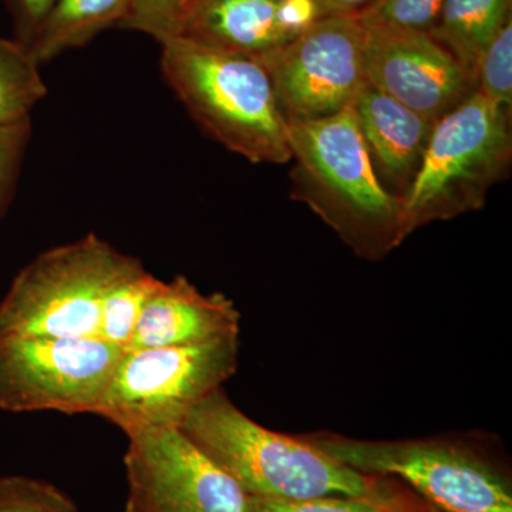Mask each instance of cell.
Here are the masks:
<instances>
[{
    "mask_svg": "<svg viewBox=\"0 0 512 512\" xmlns=\"http://www.w3.org/2000/svg\"><path fill=\"white\" fill-rule=\"evenodd\" d=\"M291 197L332 228L359 258L377 262L406 241L402 202L380 183L352 106L289 121Z\"/></svg>",
    "mask_w": 512,
    "mask_h": 512,
    "instance_id": "1",
    "label": "cell"
},
{
    "mask_svg": "<svg viewBox=\"0 0 512 512\" xmlns=\"http://www.w3.org/2000/svg\"><path fill=\"white\" fill-rule=\"evenodd\" d=\"M181 433L251 497L397 500L379 480L343 466L303 437L259 426L218 389L191 410Z\"/></svg>",
    "mask_w": 512,
    "mask_h": 512,
    "instance_id": "2",
    "label": "cell"
},
{
    "mask_svg": "<svg viewBox=\"0 0 512 512\" xmlns=\"http://www.w3.org/2000/svg\"><path fill=\"white\" fill-rule=\"evenodd\" d=\"M161 70L195 121L254 164H288L289 124L261 63L184 39L167 40Z\"/></svg>",
    "mask_w": 512,
    "mask_h": 512,
    "instance_id": "3",
    "label": "cell"
},
{
    "mask_svg": "<svg viewBox=\"0 0 512 512\" xmlns=\"http://www.w3.org/2000/svg\"><path fill=\"white\" fill-rule=\"evenodd\" d=\"M511 111L480 92L437 121L402 202L403 234L481 210L510 173Z\"/></svg>",
    "mask_w": 512,
    "mask_h": 512,
    "instance_id": "4",
    "label": "cell"
},
{
    "mask_svg": "<svg viewBox=\"0 0 512 512\" xmlns=\"http://www.w3.org/2000/svg\"><path fill=\"white\" fill-rule=\"evenodd\" d=\"M138 265L94 234L43 252L0 302V339L99 338L104 296Z\"/></svg>",
    "mask_w": 512,
    "mask_h": 512,
    "instance_id": "5",
    "label": "cell"
},
{
    "mask_svg": "<svg viewBox=\"0 0 512 512\" xmlns=\"http://www.w3.org/2000/svg\"><path fill=\"white\" fill-rule=\"evenodd\" d=\"M343 466L373 477H399L443 512H512L510 480L471 448L440 440H357L303 436Z\"/></svg>",
    "mask_w": 512,
    "mask_h": 512,
    "instance_id": "6",
    "label": "cell"
},
{
    "mask_svg": "<svg viewBox=\"0 0 512 512\" xmlns=\"http://www.w3.org/2000/svg\"><path fill=\"white\" fill-rule=\"evenodd\" d=\"M239 338L192 346L126 350L97 416L124 433L180 429L194 407L235 375Z\"/></svg>",
    "mask_w": 512,
    "mask_h": 512,
    "instance_id": "7",
    "label": "cell"
},
{
    "mask_svg": "<svg viewBox=\"0 0 512 512\" xmlns=\"http://www.w3.org/2000/svg\"><path fill=\"white\" fill-rule=\"evenodd\" d=\"M124 352L99 338L0 339V410L96 414Z\"/></svg>",
    "mask_w": 512,
    "mask_h": 512,
    "instance_id": "8",
    "label": "cell"
},
{
    "mask_svg": "<svg viewBox=\"0 0 512 512\" xmlns=\"http://www.w3.org/2000/svg\"><path fill=\"white\" fill-rule=\"evenodd\" d=\"M365 40V25L356 15L325 16L256 60L288 123L325 119L355 103L367 83Z\"/></svg>",
    "mask_w": 512,
    "mask_h": 512,
    "instance_id": "9",
    "label": "cell"
},
{
    "mask_svg": "<svg viewBox=\"0 0 512 512\" xmlns=\"http://www.w3.org/2000/svg\"><path fill=\"white\" fill-rule=\"evenodd\" d=\"M126 512H252L249 495L178 429L127 434Z\"/></svg>",
    "mask_w": 512,
    "mask_h": 512,
    "instance_id": "10",
    "label": "cell"
},
{
    "mask_svg": "<svg viewBox=\"0 0 512 512\" xmlns=\"http://www.w3.org/2000/svg\"><path fill=\"white\" fill-rule=\"evenodd\" d=\"M365 28L367 83L407 109L439 121L477 92L474 70L429 33Z\"/></svg>",
    "mask_w": 512,
    "mask_h": 512,
    "instance_id": "11",
    "label": "cell"
},
{
    "mask_svg": "<svg viewBox=\"0 0 512 512\" xmlns=\"http://www.w3.org/2000/svg\"><path fill=\"white\" fill-rule=\"evenodd\" d=\"M320 18L313 0H191L178 37L258 60Z\"/></svg>",
    "mask_w": 512,
    "mask_h": 512,
    "instance_id": "12",
    "label": "cell"
},
{
    "mask_svg": "<svg viewBox=\"0 0 512 512\" xmlns=\"http://www.w3.org/2000/svg\"><path fill=\"white\" fill-rule=\"evenodd\" d=\"M239 313L222 293H202L184 276L160 282L126 350L192 346L239 338Z\"/></svg>",
    "mask_w": 512,
    "mask_h": 512,
    "instance_id": "13",
    "label": "cell"
},
{
    "mask_svg": "<svg viewBox=\"0 0 512 512\" xmlns=\"http://www.w3.org/2000/svg\"><path fill=\"white\" fill-rule=\"evenodd\" d=\"M352 109L377 178L402 200L419 171L437 121L414 113L369 83Z\"/></svg>",
    "mask_w": 512,
    "mask_h": 512,
    "instance_id": "14",
    "label": "cell"
},
{
    "mask_svg": "<svg viewBox=\"0 0 512 512\" xmlns=\"http://www.w3.org/2000/svg\"><path fill=\"white\" fill-rule=\"evenodd\" d=\"M131 0H56L28 49L42 64L86 45L103 30L126 25Z\"/></svg>",
    "mask_w": 512,
    "mask_h": 512,
    "instance_id": "15",
    "label": "cell"
},
{
    "mask_svg": "<svg viewBox=\"0 0 512 512\" xmlns=\"http://www.w3.org/2000/svg\"><path fill=\"white\" fill-rule=\"evenodd\" d=\"M508 19L511 0H446L429 35L458 62L474 70Z\"/></svg>",
    "mask_w": 512,
    "mask_h": 512,
    "instance_id": "16",
    "label": "cell"
},
{
    "mask_svg": "<svg viewBox=\"0 0 512 512\" xmlns=\"http://www.w3.org/2000/svg\"><path fill=\"white\" fill-rule=\"evenodd\" d=\"M39 66L28 47L0 36V128L29 124L47 93Z\"/></svg>",
    "mask_w": 512,
    "mask_h": 512,
    "instance_id": "17",
    "label": "cell"
},
{
    "mask_svg": "<svg viewBox=\"0 0 512 512\" xmlns=\"http://www.w3.org/2000/svg\"><path fill=\"white\" fill-rule=\"evenodd\" d=\"M160 282L138 265L111 286L101 305L99 339L126 350L141 312Z\"/></svg>",
    "mask_w": 512,
    "mask_h": 512,
    "instance_id": "18",
    "label": "cell"
},
{
    "mask_svg": "<svg viewBox=\"0 0 512 512\" xmlns=\"http://www.w3.org/2000/svg\"><path fill=\"white\" fill-rule=\"evenodd\" d=\"M477 92L497 106L512 107V20L501 28L497 36L480 56L474 69Z\"/></svg>",
    "mask_w": 512,
    "mask_h": 512,
    "instance_id": "19",
    "label": "cell"
},
{
    "mask_svg": "<svg viewBox=\"0 0 512 512\" xmlns=\"http://www.w3.org/2000/svg\"><path fill=\"white\" fill-rule=\"evenodd\" d=\"M444 2L446 0H370L356 16L363 25L373 28L430 33L439 20Z\"/></svg>",
    "mask_w": 512,
    "mask_h": 512,
    "instance_id": "20",
    "label": "cell"
},
{
    "mask_svg": "<svg viewBox=\"0 0 512 512\" xmlns=\"http://www.w3.org/2000/svg\"><path fill=\"white\" fill-rule=\"evenodd\" d=\"M0 512H79L56 485L37 478L0 476Z\"/></svg>",
    "mask_w": 512,
    "mask_h": 512,
    "instance_id": "21",
    "label": "cell"
},
{
    "mask_svg": "<svg viewBox=\"0 0 512 512\" xmlns=\"http://www.w3.org/2000/svg\"><path fill=\"white\" fill-rule=\"evenodd\" d=\"M252 512H414L417 505L403 498L397 500H372L356 497H318L308 500H274L251 497Z\"/></svg>",
    "mask_w": 512,
    "mask_h": 512,
    "instance_id": "22",
    "label": "cell"
},
{
    "mask_svg": "<svg viewBox=\"0 0 512 512\" xmlns=\"http://www.w3.org/2000/svg\"><path fill=\"white\" fill-rule=\"evenodd\" d=\"M191 0H131L130 18L123 28L153 36L160 45L180 36Z\"/></svg>",
    "mask_w": 512,
    "mask_h": 512,
    "instance_id": "23",
    "label": "cell"
},
{
    "mask_svg": "<svg viewBox=\"0 0 512 512\" xmlns=\"http://www.w3.org/2000/svg\"><path fill=\"white\" fill-rule=\"evenodd\" d=\"M30 124L0 128V207L28 143Z\"/></svg>",
    "mask_w": 512,
    "mask_h": 512,
    "instance_id": "24",
    "label": "cell"
},
{
    "mask_svg": "<svg viewBox=\"0 0 512 512\" xmlns=\"http://www.w3.org/2000/svg\"><path fill=\"white\" fill-rule=\"evenodd\" d=\"M15 20L18 42L29 47L56 0H6Z\"/></svg>",
    "mask_w": 512,
    "mask_h": 512,
    "instance_id": "25",
    "label": "cell"
},
{
    "mask_svg": "<svg viewBox=\"0 0 512 512\" xmlns=\"http://www.w3.org/2000/svg\"><path fill=\"white\" fill-rule=\"evenodd\" d=\"M320 16H355L369 5L370 0H313Z\"/></svg>",
    "mask_w": 512,
    "mask_h": 512,
    "instance_id": "26",
    "label": "cell"
},
{
    "mask_svg": "<svg viewBox=\"0 0 512 512\" xmlns=\"http://www.w3.org/2000/svg\"><path fill=\"white\" fill-rule=\"evenodd\" d=\"M414 512H443L440 510H437V508L431 507V505H423V507L419 508V510Z\"/></svg>",
    "mask_w": 512,
    "mask_h": 512,
    "instance_id": "27",
    "label": "cell"
}]
</instances>
